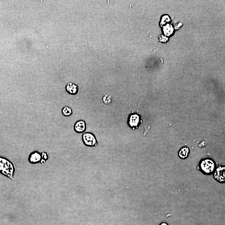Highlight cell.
<instances>
[{
  "mask_svg": "<svg viewBox=\"0 0 225 225\" xmlns=\"http://www.w3.org/2000/svg\"><path fill=\"white\" fill-rule=\"evenodd\" d=\"M65 88L67 92L72 95H75L78 92V86L75 83L72 82L68 83Z\"/></svg>",
  "mask_w": 225,
  "mask_h": 225,
  "instance_id": "8",
  "label": "cell"
},
{
  "mask_svg": "<svg viewBox=\"0 0 225 225\" xmlns=\"http://www.w3.org/2000/svg\"><path fill=\"white\" fill-rule=\"evenodd\" d=\"M82 139L83 144L89 147H94L98 144L97 138L94 134L91 132H85L82 136Z\"/></svg>",
  "mask_w": 225,
  "mask_h": 225,
  "instance_id": "4",
  "label": "cell"
},
{
  "mask_svg": "<svg viewBox=\"0 0 225 225\" xmlns=\"http://www.w3.org/2000/svg\"><path fill=\"white\" fill-rule=\"evenodd\" d=\"M102 101L103 103L106 105H109L112 103V98L110 95L108 94L105 95L102 98Z\"/></svg>",
  "mask_w": 225,
  "mask_h": 225,
  "instance_id": "11",
  "label": "cell"
},
{
  "mask_svg": "<svg viewBox=\"0 0 225 225\" xmlns=\"http://www.w3.org/2000/svg\"><path fill=\"white\" fill-rule=\"evenodd\" d=\"M15 170L14 165L11 161L6 158L0 156V173L1 174L13 180Z\"/></svg>",
  "mask_w": 225,
  "mask_h": 225,
  "instance_id": "2",
  "label": "cell"
},
{
  "mask_svg": "<svg viewBox=\"0 0 225 225\" xmlns=\"http://www.w3.org/2000/svg\"><path fill=\"white\" fill-rule=\"evenodd\" d=\"M86 128V123L83 120H80L76 121L74 126V131L78 133H82L85 132Z\"/></svg>",
  "mask_w": 225,
  "mask_h": 225,
  "instance_id": "6",
  "label": "cell"
},
{
  "mask_svg": "<svg viewBox=\"0 0 225 225\" xmlns=\"http://www.w3.org/2000/svg\"><path fill=\"white\" fill-rule=\"evenodd\" d=\"M61 112L63 116L68 117L71 116L73 114V110L71 107L66 106L63 107L62 109Z\"/></svg>",
  "mask_w": 225,
  "mask_h": 225,
  "instance_id": "10",
  "label": "cell"
},
{
  "mask_svg": "<svg viewBox=\"0 0 225 225\" xmlns=\"http://www.w3.org/2000/svg\"><path fill=\"white\" fill-rule=\"evenodd\" d=\"M141 123V115L134 112L129 115L127 119V124L129 127L135 130L139 128Z\"/></svg>",
  "mask_w": 225,
  "mask_h": 225,
  "instance_id": "3",
  "label": "cell"
},
{
  "mask_svg": "<svg viewBox=\"0 0 225 225\" xmlns=\"http://www.w3.org/2000/svg\"><path fill=\"white\" fill-rule=\"evenodd\" d=\"M199 168L202 174L210 175L213 174L217 169V164L216 162L211 158H205L200 161Z\"/></svg>",
  "mask_w": 225,
  "mask_h": 225,
  "instance_id": "1",
  "label": "cell"
},
{
  "mask_svg": "<svg viewBox=\"0 0 225 225\" xmlns=\"http://www.w3.org/2000/svg\"><path fill=\"white\" fill-rule=\"evenodd\" d=\"M190 150L189 148L187 146L182 147L179 150L178 152V155L179 157L182 159H187L189 156Z\"/></svg>",
  "mask_w": 225,
  "mask_h": 225,
  "instance_id": "9",
  "label": "cell"
},
{
  "mask_svg": "<svg viewBox=\"0 0 225 225\" xmlns=\"http://www.w3.org/2000/svg\"><path fill=\"white\" fill-rule=\"evenodd\" d=\"M159 225H169L167 223H165V222H162V223H160Z\"/></svg>",
  "mask_w": 225,
  "mask_h": 225,
  "instance_id": "13",
  "label": "cell"
},
{
  "mask_svg": "<svg viewBox=\"0 0 225 225\" xmlns=\"http://www.w3.org/2000/svg\"><path fill=\"white\" fill-rule=\"evenodd\" d=\"M215 180L221 184L225 183V167L224 165H220L216 169L213 173Z\"/></svg>",
  "mask_w": 225,
  "mask_h": 225,
  "instance_id": "5",
  "label": "cell"
},
{
  "mask_svg": "<svg viewBox=\"0 0 225 225\" xmlns=\"http://www.w3.org/2000/svg\"><path fill=\"white\" fill-rule=\"evenodd\" d=\"M42 159L41 161H40V163L41 164H44V163L45 162L46 160H47L49 159V156H48L47 154L46 153L43 152L41 154Z\"/></svg>",
  "mask_w": 225,
  "mask_h": 225,
  "instance_id": "12",
  "label": "cell"
},
{
  "mask_svg": "<svg viewBox=\"0 0 225 225\" xmlns=\"http://www.w3.org/2000/svg\"><path fill=\"white\" fill-rule=\"evenodd\" d=\"M41 159V154L38 151L33 152L30 154L29 157V161L32 164H37L40 163Z\"/></svg>",
  "mask_w": 225,
  "mask_h": 225,
  "instance_id": "7",
  "label": "cell"
}]
</instances>
